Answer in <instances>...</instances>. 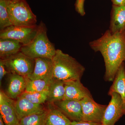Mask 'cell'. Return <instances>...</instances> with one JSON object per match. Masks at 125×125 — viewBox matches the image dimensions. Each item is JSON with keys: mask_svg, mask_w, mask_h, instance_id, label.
Returning <instances> with one entry per match:
<instances>
[{"mask_svg": "<svg viewBox=\"0 0 125 125\" xmlns=\"http://www.w3.org/2000/svg\"><path fill=\"white\" fill-rule=\"evenodd\" d=\"M12 25L7 11L6 0H0V30Z\"/></svg>", "mask_w": 125, "mask_h": 125, "instance_id": "obj_23", "label": "cell"}, {"mask_svg": "<svg viewBox=\"0 0 125 125\" xmlns=\"http://www.w3.org/2000/svg\"><path fill=\"white\" fill-rule=\"evenodd\" d=\"M16 113L19 120L26 116L43 112L46 111L42 104H36L32 103L28 99L19 96L15 103Z\"/></svg>", "mask_w": 125, "mask_h": 125, "instance_id": "obj_13", "label": "cell"}, {"mask_svg": "<svg viewBox=\"0 0 125 125\" xmlns=\"http://www.w3.org/2000/svg\"><path fill=\"white\" fill-rule=\"evenodd\" d=\"M82 106V121L102 123L107 105L99 104L92 97H87L80 101Z\"/></svg>", "mask_w": 125, "mask_h": 125, "instance_id": "obj_8", "label": "cell"}, {"mask_svg": "<svg viewBox=\"0 0 125 125\" xmlns=\"http://www.w3.org/2000/svg\"><path fill=\"white\" fill-rule=\"evenodd\" d=\"M85 0H76L75 8L76 11L82 16L85 14L84 9V2Z\"/></svg>", "mask_w": 125, "mask_h": 125, "instance_id": "obj_24", "label": "cell"}, {"mask_svg": "<svg viewBox=\"0 0 125 125\" xmlns=\"http://www.w3.org/2000/svg\"><path fill=\"white\" fill-rule=\"evenodd\" d=\"M113 83L110 87L108 95L113 93L120 95L125 104V62L121 65L117 72Z\"/></svg>", "mask_w": 125, "mask_h": 125, "instance_id": "obj_17", "label": "cell"}, {"mask_svg": "<svg viewBox=\"0 0 125 125\" xmlns=\"http://www.w3.org/2000/svg\"><path fill=\"white\" fill-rule=\"evenodd\" d=\"M23 45L17 40L10 38H0V58L8 57L20 52Z\"/></svg>", "mask_w": 125, "mask_h": 125, "instance_id": "obj_19", "label": "cell"}, {"mask_svg": "<svg viewBox=\"0 0 125 125\" xmlns=\"http://www.w3.org/2000/svg\"><path fill=\"white\" fill-rule=\"evenodd\" d=\"M15 101L2 90L0 92V112L5 125H19V120L16 111Z\"/></svg>", "mask_w": 125, "mask_h": 125, "instance_id": "obj_9", "label": "cell"}, {"mask_svg": "<svg viewBox=\"0 0 125 125\" xmlns=\"http://www.w3.org/2000/svg\"><path fill=\"white\" fill-rule=\"evenodd\" d=\"M47 102L53 104L64 100L65 94V82L53 79L49 84Z\"/></svg>", "mask_w": 125, "mask_h": 125, "instance_id": "obj_18", "label": "cell"}, {"mask_svg": "<svg viewBox=\"0 0 125 125\" xmlns=\"http://www.w3.org/2000/svg\"><path fill=\"white\" fill-rule=\"evenodd\" d=\"M1 60L9 73L24 77L32 73L35 66V59L30 58L21 52Z\"/></svg>", "mask_w": 125, "mask_h": 125, "instance_id": "obj_5", "label": "cell"}, {"mask_svg": "<svg viewBox=\"0 0 125 125\" xmlns=\"http://www.w3.org/2000/svg\"><path fill=\"white\" fill-rule=\"evenodd\" d=\"M64 99L80 101L87 97H92L91 93L80 80L65 82Z\"/></svg>", "mask_w": 125, "mask_h": 125, "instance_id": "obj_12", "label": "cell"}, {"mask_svg": "<svg viewBox=\"0 0 125 125\" xmlns=\"http://www.w3.org/2000/svg\"><path fill=\"white\" fill-rule=\"evenodd\" d=\"M34 69L27 78L31 80H43L50 83L53 79V67L52 59L47 58L35 59Z\"/></svg>", "mask_w": 125, "mask_h": 125, "instance_id": "obj_10", "label": "cell"}, {"mask_svg": "<svg viewBox=\"0 0 125 125\" xmlns=\"http://www.w3.org/2000/svg\"><path fill=\"white\" fill-rule=\"evenodd\" d=\"M111 99L105 109L102 123L103 125H114L125 115V104L120 95L113 93Z\"/></svg>", "mask_w": 125, "mask_h": 125, "instance_id": "obj_7", "label": "cell"}, {"mask_svg": "<svg viewBox=\"0 0 125 125\" xmlns=\"http://www.w3.org/2000/svg\"><path fill=\"white\" fill-rule=\"evenodd\" d=\"M9 83L5 94L10 98L16 99L25 91V77L17 74L9 73Z\"/></svg>", "mask_w": 125, "mask_h": 125, "instance_id": "obj_14", "label": "cell"}, {"mask_svg": "<svg viewBox=\"0 0 125 125\" xmlns=\"http://www.w3.org/2000/svg\"><path fill=\"white\" fill-rule=\"evenodd\" d=\"M125 30V6H113L110 30L112 33Z\"/></svg>", "mask_w": 125, "mask_h": 125, "instance_id": "obj_15", "label": "cell"}, {"mask_svg": "<svg viewBox=\"0 0 125 125\" xmlns=\"http://www.w3.org/2000/svg\"><path fill=\"white\" fill-rule=\"evenodd\" d=\"M7 11L13 25L23 27L37 26L36 16L26 0H6Z\"/></svg>", "mask_w": 125, "mask_h": 125, "instance_id": "obj_4", "label": "cell"}, {"mask_svg": "<svg viewBox=\"0 0 125 125\" xmlns=\"http://www.w3.org/2000/svg\"><path fill=\"white\" fill-rule=\"evenodd\" d=\"M53 104L72 121H82L80 101L64 99L56 102Z\"/></svg>", "mask_w": 125, "mask_h": 125, "instance_id": "obj_11", "label": "cell"}, {"mask_svg": "<svg viewBox=\"0 0 125 125\" xmlns=\"http://www.w3.org/2000/svg\"><path fill=\"white\" fill-rule=\"evenodd\" d=\"M38 25L27 27L12 25L0 31V38H10L17 40L23 46L27 45L36 36Z\"/></svg>", "mask_w": 125, "mask_h": 125, "instance_id": "obj_6", "label": "cell"}, {"mask_svg": "<svg viewBox=\"0 0 125 125\" xmlns=\"http://www.w3.org/2000/svg\"><path fill=\"white\" fill-rule=\"evenodd\" d=\"M44 125H71L72 121L53 104H49Z\"/></svg>", "mask_w": 125, "mask_h": 125, "instance_id": "obj_16", "label": "cell"}, {"mask_svg": "<svg viewBox=\"0 0 125 125\" xmlns=\"http://www.w3.org/2000/svg\"><path fill=\"white\" fill-rule=\"evenodd\" d=\"M47 112L46 109L43 112L24 117L20 120L19 125H44Z\"/></svg>", "mask_w": 125, "mask_h": 125, "instance_id": "obj_20", "label": "cell"}, {"mask_svg": "<svg viewBox=\"0 0 125 125\" xmlns=\"http://www.w3.org/2000/svg\"><path fill=\"white\" fill-rule=\"evenodd\" d=\"M48 94V90H47L38 92H24L20 96L27 99L33 103L43 104L47 101Z\"/></svg>", "mask_w": 125, "mask_h": 125, "instance_id": "obj_22", "label": "cell"}, {"mask_svg": "<svg viewBox=\"0 0 125 125\" xmlns=\"http://www.w3.org/2000/svg\"><path fill=\"white\" fill-rule=\"evenodd\" d=\"M0 125H5L2 117L0 115Z\"/></svg>", "mask_w": 125, "mask_h": 125, "instance_id": "obj_28", "label": "cell"}, {"mask_svg": "<svg viewBox=\"0 0 125 125\" xmlns=\"http://www.w3.org/2000/svg\"><path fill=\"white\" fill-rule=\"evenodd\" d=\"M71 125H103L102 123H96L90 122L81 121H72Z\"/></svg>", "mask_w": 125, "mask_h": 125, "instance_id": "obj_26", "label": "cell"}, {"mask_svg": "<svg viewBox=\"0 0 125 125\" xmlns=\"http://www.w3.org/2000/svg\"><path fill=\"white\" fill-rule=\"evenodd\" d=\"M26 88L25 92H38L48 90L50 83L43 80H31L25 77Z\"/></svg>", "mask_w": 125, "mask_h": 125, "instance_id": "obj_21", "label": "cell"}, {"mask_svg": "<svg viewBox=\"0 0 125 125\" xmlns=\"http://www.w3.org/2000/svg\"><path fill=\"white\" fill-rule=\"evenodd\" d=\"M114 5L118 6H125V0H112Z\"/></svg>", "mask_w": 125, "mask_h": 125, "instance_id": "obj_27", "label": "cell"}, {"mask_svg": "<svg viewBox=\"0 0 125 125\" xmlns=\"http://www.w3.org/2000/svg\"><path fill=\"white\" fill-rule=\"evenodd\" d=\"M56 50L54 44L48 37L46 25L41 21L38 25V30L34 38L28 44L23 46L20 52L33 59L47 58L52 59L55 54Z\"/></svg>", "mask_w": 125, "mask_h": 125, "instance_id": "obj_3", "label": "cell"}, {"mask_svg": "<svg viewBox=\"0 0 125 125\" xmlns=\"http://www.w3.org/2000/svg\"><path fill=\"white\" fill-rule=\"evenodd\" d=\"M9 73H10L6 70L2 60L0 59V86H1V82H2V79L6 75L9 74Z\"/></svg>", "mask_w": 125, "mask_h": 125, "instance_id": "obj_25", "label": "cell"}, {"mask_svg": "<svg viewBox=\"0 0 125 125\" xmlns=\"http://www.w3.org/2000/svg\"><path fill=\"white\" fill-rule=\"evenodd\" d=\"M89 45L94 51L100 52L103 57L105 81H113L119 67L125 61V30L113 34L107 30L101 38L90 42Z\"/></svg>", "mask_w": 125, "mask_h": 125, "instance_id": "obj_1", "label": "cell"}, {"mask_svg": "<svg viewBox=\"0 0 125 125\" xmlns=\"http://www.w3.org/2000/svg\"><path fill=\"white\" fill-rule=\"evenodd\" d=\"M53 79L63 82L80 80L85 68L69 54L56 49L52 59Z\"/></svg>", "mask_w": 125, "mask_h": 125, "instance_id": "obj_2", "label": "cell"}]
</instances>
